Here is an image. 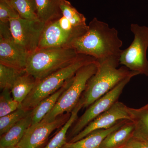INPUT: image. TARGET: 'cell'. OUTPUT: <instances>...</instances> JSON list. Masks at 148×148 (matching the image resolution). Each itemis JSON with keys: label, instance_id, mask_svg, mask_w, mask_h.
Returning a JSON list of instances; mask_svg holds the SVG:
<instances>
[{"label": "cell", "instance_id": "30bf717a", "mask_svg": "<svg viewBox=\"0 0 148 148\" xmlns=\"http://www.w3.org/2000/svg\"><path fill=\"white\" fill-rule=\"evenodd\" d=\"M130 108L117 101L108 110L98 116L86 126L79 134L67 143H74L82 139L97 130L107 129L122 120L131 121Z\"/></svg>", "mask_w": 148, "mask_h": 148}, {"label": "cell", "instance_id": "5bb4252c", "mask_svg": "<svg viewBox=\"0 0 148 148\" xmlns=\"http://www.w3.org/2000/svg\"><path fill=\"white\" fill-rule=\"evenodd\" d=\"M135 126L132 121L127 120L118 129L114 130L103 140L100 148H121L133 136Z\"/></svg>", "mask_w": 148, "mask_h": 148}, {"label": "cell", "instance_id": "cb8c5ba5", "mask_svg": "<svg viewBox=\"0 0 148 148\" xmlns=\"http://www.w3.org/2000/svg\"><path fill=\"white\" fill-rule=\"evenodd\" d=\"M31 110H27L19 108L0 118V135L1 136L8 132L14 125L22 119L24 118L30 112Z\"/></svg>", "mask_w": 148, "mask_h": 148}, {"label": "cell", "instance_id": "9c48e42d", "mask_svg": "<svg viewBox=\"0 0 148 148\" xmlns=\"http://www.w3.org/2000/svg\"><path fill=\"white\" fill-rule=\"evenodd\" d=\"M71 113L58 116L48 122L40 121L29 127L17 146L20 148H44L51 133L61 128L69 120Z\"/></svg>", "mask_w": 148, "mask_h": 148}, {"label": "cell", "instance_id": "5b68a950", "mask_svg": "<svg viewBox=\"0 0 148 148\" xmlns=\"http://www.w3.org/2000/svg\"><path fill=\"white\" fill-rule=\"evenodd\" d=\"M98 61L83 66L76 72L69 87L64 90L53 109L44 117L42 122H48L66 113H71L79 102L88 82L96 73Z\"/></svg>", "mask_w": 148, "mask_h": 148}, {"label": "cell", "instance_id": "6da1fadb", "mask_svg": "<svg viewBox=\"0 0 148 148\" xmlns=\"http://www.w3.org/2000/svg\"><path fill=\"white\" fill-rule=\"evenodd\" d=\"M122 45L116 29L95 17L88 24L87 32L72 43L70 47L79 54L99 60L112 56H120Z\"/></svg>", "mask_w": 148, "mask_h": 148}, {"label": "cell", "instance_id": "f546056e", "mask_svg": "<svg viewBox=\"0 0 148 148\" xmlns=\"http://www.w3.org/2000/svg\"></svg>", "mask_w": 148, "mask_h": 148}, {"label": "cell", "instance_id": "8fae6325", "mask_svg": "<svg viewBox=\"0 0 148 148\" xmlns=\"http://www.w3.org/2000/svg\"><path fill=\"white\" fill-rule=\"evenodd\" d=\"M30 54L16 43L13 37L0 38V64L25 70Z\"/></svg>", "mask_w": 148, "mask_h": 148}, {"label": "cell", "instance_id": "4fadbf2b", "mask_svg": "<svg viewBox=\"0 0 148 148\" xmlns=\"http://www.w3.org/2000/svg\"><path fill=\"white\" fill-rule=\"evenodd\" d=\"M129 120L120 121L107 129L97 130L74 143H67L61 148H100L103 140L111 132L118 129Z\"/></svg>", "mask_w": 148, "mask_h": 148}, {"label": "cell", "instance_id": "603a6c76", "mask_svg": "<svg viewBox=\"0 0 148 148\" xmlns=\"http://www.w3.org/2000/svg\"><path fill=\"white\" fill-rule=\"evenodd\" d=\"M26 72L25 70H19L0 64V88L1 90H11L16 80Z\"/></svg>", "mask_w": 148, "mask_h": 148}, {"label": "cell", "instance_id": "7402d4cb", "mask_svg": "<svg viewBox=\"0 0 148 148\" xmlns=\"http://www.w3.org/2000/svg\"><path fill=\"white\" fill-rule=\"evenodd\" d=\"M61 9L63 16L68 19L73 26L78 29L88 30V25L86 24L85 17L79 12L69 1L63 0L61 4Z\"/></svg>", "mask_w": 148, "mask_h": 148}, {"label": "cell", "instance_id": "484cf974", "mask_svg": "<svg viewBox=\"0 0 148 148\" xmlns=\"http://www.w3.org/2000/svg\"><path fill=\"white\" fill-rule=\"evenodd\" d=\"M18 17V13L7 0H0V22L7 23Z\"/></svg>", "mask_w": 148, "mask_h": 148}, {"label": "cell", "instance_id": "ac0fdd59", "mask_svg": "<svg viewBox=\"0 0 148 148\" xmlns=\"http://www.w3.org/2000/svg\"><path fill=\"white\" fill-rule=\"evenodd\" d=\"M36 82L37 80L27 72L21 75L11 90L14 99L21 104L33 90Z\"/></svg>", "mask_w": 148, "mask_h": 148}, {"label": "cell", "instance_id": "2e32d148", "mask_svg": "<svg viewBox=\"0 0 148 148\" xmlns=\"http://www.w3.org/2000/svg\"><path fill=\"white\" fill-rule=\"evenodd\" d=\"M73 77L66 82V83L57 91L40 101L32 110V125L40 122L53 109L62 93L71 84Z\"/></svg>", "mask_w": 148, "mask_h": 148}, {"label": "cell", "instance_id": "277c9868", "mask_svg": "<svg viewBox=\"0 0 148 148\" xmlns=\"http://www.w3.org/2000/svg\"><path fill=\"white\" fill-rule=\"evenodd\" d=\"M79 55L73 48L38 49L29 55L25 71L39 80L72 64Z\"/></svg>", "mask_w": 148, "mask_h": 148}, {"label": "cell", "instance_id": "4316f807", "mask_svg": "<svg viewBox=\"0 0 148 148\" xmlns=\"http://www.w3.org/2000/svg\"><path fill=\"white\" fill-rule=\"evenodd\" d=\"M122 148H148V141L132 137Z\"/></svg>", "mask_w": 148, "mask_h": 148}, {"label": "cell", "instance_id": "9a60e30c", "mask_svg": "<svg viewBox=\"0 0 148 148\" xmlns=\"http://www.w3.org/2000/svg\"><path fill=\"white\" fill-rule=\"evenodd\" d=\"M32 110L27 116L19 121L7 132L1 136L0 148L17 145L27 129L32 125Z\"/></svg>", "mask_w": 148, "mask_h": 148}, {"label": "cell", "instance_id": "f1b7e54d", "mask_svg": "<svg viewBox=\"0 0 148 148\" xmlns=\"http://www.w3.org/2000/svg\"><path fill=\"white\" fill-rule=\"evenodd\" d=\"M145 107H148V103L147 105H145V106H144Z\"/></svg>", "mask_w": 148, "mask_h": 148}, {"label": "cell", "instance_id": "3957f363", "mask_svg": "<svg viewBox=\"0 0 148 148\" xmlns=\"http://www.w3.org/2000/svg\"><path fill=\"white\" fill-rule=\"evenodd\" d=\"M96 61L92 56L79 54L76 60L69 66L37 80L33 90L21 103V108L27 110H33L40 101L61 88L81 68Z\"/></svg>", "mask_w": 148, "mask_h": 148}, {"label": "cell", "instance_id": "7a4b0ae2", "mask_svg": "<svg viewBox=\"0 0 148 148\" xmlns=\"http://www.w3.org/2000/svg\"><path fill=\"white\" fill-rule=\"evenodd\" d=\"M119 57L112 56L97 60V71L88 80L80 99L83 108L89 107L127 77L140 75L124 66L118 68L120 64Z\"/></svg>", "mask_w": 148, "mask_h": 148}, {"label": "cell", "instance_id": "e0dca14e", "mask_svg": "<svg viewBox=\"0 0 148 148\" xmlns=\"http://www.w3.org/2000/svg\"><path fill=\"white\" fill-rule=\"evenodd\" d=\"M63 1L35 0L39 20L47 24L62 17L61 5Z\"/></svg>", "mask_w": 148, "mask_h": 148}, {"label": "cell", "instance_id": "8992f818", "mask_svg": "<svg viewBox=\"0 0 148 148\" xmlns=\"http://www.w3.org/2000/svg\"><path fill=\"white\" fill-rule=\"evenodd\" d=\"M130 29L134 39L120 56L119 63L130 71L148 77V27L132 24Z\"/></svg>", "mask_w": 148, "mask_h": 148}, {"label": "cell", "instance_id": "d6986e66", "mask_svg": "<svg viewBox=\"0 0 148 148\" xmlns=\"http://www.w3.org/2000/svg\"><path fill=\"white\" fill-rule=\"evenodd\" d=\"M83 108L82 102L80 100L75 108L71 113V116L67 122L44 148H61L67 143L68 131L78 118V113Z\"/></svg>", "mask_w": 148, "mask_h": 148}, {"label": "cell", "instance_id": "d4e9b609", "mask_svg": "<svg viewBox=\"0 0 148 148\" xmlns=\"http://www.w3.org/2000/svg\"><path fill=\"white\" fill-rule=\"evenodd\" d=\"M21 108V104L14 99L11 91L3 90L0 96V117L6 115Z\"/></svg>", "mask_w": 148, "mask_h": 148}, {"label": "cell", "instance_id": "52a82bcc", "mask_svg": "<svg viewBox=\"0 0 148 148\" xmlns=\"http://www.w3.org/2000/svg\"><path fill=\"white\" fill-rule=\"evenodd\" d=\"M133 76H130L121 82L115 87L105 95L96 100L89 107L84 113L77 119L74 125L67 135V142L77 135L88 123L95 118L108 110L118 101L121 94L125 86Z\"/></svg>", "mask_w": 148, "mask_h": 148}, {"label": "cell", "instance_id": "ffe728a7", "mask_svg": "<svg viewBox=\"0 0 148 148\" xmlns=\"http://www.w3.org/2000/svg\"><path fill=\"white\" fill-rule=\"evenodd\" d=\"M131 121L135 124L133 137L148 141V107L139 109L130 108Z\"/></svg>", "mask_w": 148, "mask_h": 148}, {"label": "cell", "instance_id": "44dd1931", "mask_svg": "<svg viewBox=\"0 0 148 148\" xmlns=\"http://www.w3.org/2000/svg\"><path fill=\"white\" fill-rule=\"evenodd\" d=\"M19 17L31 21H39L35 0H7Z\"/></svg>", "mask_w": 148, "mask_h": 148}, {"label": "cell", "instance_id": "7c38bea8", "mask_svg": "<svg viewBox=\"0 0 148 148\" xmlns=\"http://www.w3.org/2000/svg\"><path fill=\"white\" fill-rule=\"evenodd\" d=\"M75 40L59 27L57 19L45 24L38 49L70 47Z\"/></svg>", "mask_w": 148, "mask_h": 148}, {"label": "cell", "instance_id": "83f0119b", "mask_svg": "<svg viewBox=\"0 0 148 148\" xmlns=\"http://www.w3.org/2000/svg\"><path fill=\"white\" fill-rule=\"evenodd\" d=\"M7 148H20L19 147H18V146L16 145L15 146H14V147H8Z\"/></svg>", "mask_w": 148, "mask_h": 148}, {"label": "cell", "instance_id": "ba28073f", "mask_svg": "<svg viewBox=\"0 0 148 148\" xmlns=\"http://www.w3.org/2000/svg\"><path fill=\"white\" fill-rule=\"evenodd\" d=\"M9 22L11 32L15 42L30 54L36 51L45 24L21 17L11 19Z\"/></svg>", "mask_w": 148, "mask_h": 148}]
</instances>
